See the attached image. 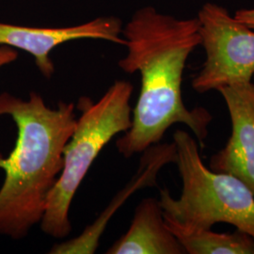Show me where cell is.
<instances>
[{
  "instance_id": "cell-10",
  "label": "cell",
  "mask_w": 254,
  "mask_h": 254,
  "mask_svg": "<svg viewBox=\"0 0 254 254\" xmlns=\"http://www.w3.org/2000/svg\"><path fill=\"white\" fill-rule=\"evenodd\" d=\"M18 59L16 49L9 46H0V68L14 63Z\"/></svg>"
},
{
  "instance_id": "cell-8",
  "label": "cell",
  "mask_w": 254,
  "mask_h": 254,
  "mask_svg": "<svg viewBox=\"0 0 254 254\" xmlns=\"http://www.w3.org/2000/svg\"><path fill=\"white\" fill-rule=\"evenodd\" d=\"M108 254H185L179 240L168 228L158 199L146 198L136 206L127 233Z\"/></svg>"
},
{
  "instance_id": "cell-7",
  "label": "cell",
  "mask_w": 254,
  "mask_h": 254,
  "mask_svg": "<svg viewBox=\"0 0 254 254\" xmlns=\"http://www.w3.org/2000/svg\"><path fill=\"white\" fill-rule=\"evenodd\" d=\"M218 91L227 106L232 134L225 147L212 156L210 169L236 176L254 194V81Z\"/></svg>"
},
{
  "instance_id": "cell-4",
  "label": "cell",
  "mask_w": 254,
  "mask_h": 254,
  "mask_svg": "<svg viewBox=\"0 0 254 254\" xmlns=\"http://www.w3.org/2000/svg\"><path fill=\"white\" fill-rule=\"evenodd\" d=\"M133 90L130 82L117 80L97 102L89 97L78 101L81 115L65 146L63 171L48 196L46 212L40 222L46 236L63 239L71 234L69 213L83 179L103 148L131 127Z\"/></svg>"
},
{
  "instance_id": "cell-1",
  "label": "cell",
  "mask_w": 254,
  "mask_h": 254,
  "mask_svg": "<svg viewBox=\"0 0 254 254\" xmlns=\"http://www.w3.org/2000/svg\"><path fill=\"white\" fill-rule=\"evenodd\" d=\"M122 34L127 54L119 67L140 73L141 88L131 127L116 141L119 153L127 158L143 153L176 124L189 127L203 144L212 116L203 108L188 109L182 97L187 61L200 46L198 19L175 18L148 6L136 10Z\"/></svg>"
},
{
  "instance_id": "cell-3",
  "label": "cell",
  "mask_w": 254,
  "mask_h": 254,
  "mask_svg": "<svg viewBox=\"0 0 254 254\" xmlns=\"http://www.w3.org/2000/svg\"><path fill=\"white\" fill-rule=\"evenodd\" d=\"M175 164L183 182L181 196L175 199L160 190L159 202L173 235L216 223H228L254 238V194L236 176L217 173L202 162L195 138L184 130L173 134Z\"/></svg>"
},
{
  "instance_id": "cell-6",
  "label": "cell",
  "mask_w": 254,
  "mask_h": 254,
  "mask_svg": "<svg viewBox=\"0 0 254 254\" xmlns=\"http://www.w3.org/2000/svg\"><path fill=\"white\" fill-rule=\"evenodd\" d=\"M123 23L115 16H100L80 25L63 27H25L0 22V46L31 55L40 73L50 79L55 65L50 55L63 44L84 39L104 40L125 46Z\"/></svg>"
},
{
  "instance_id": "cell-5",
  "label": "cell",
  "mask_w": 254,
  "mask_h": 254,
  "mask_svg": "<svg viewBox=\"0 0 254 254\" xmlns=\"http://www.w3.org/2000/svg\"><path fill=\"white\" fill-rule=\"evenodd\" d=\"M200 45L205 62L192 88L205 93L254 80V30L215 3H205L198 13Z\"/></svg>"
},
{
  "instance_id": "cell-2",
  "label": "cell",
  "mask_w": 254,
  "mask_h": 254,
  "mask_svg": "<svg viewBox=\"0 0 254 254\" xmlns=\"http://www.w3.org/2000/svg\"><path fill=\"white\" fill-rule=\"evenodd\" d=\"M73 103L48 107L36 91L28 99L0 93V117L9 116L17 138L7 157L0 154L5 174L0 188V236L27 237L40 224L46 202L64 167V152L76 124Z\"/></svg>"
},
{
  "instance_id": "cell-11",
  "label": "cell",
  "mask_w": 254,
  "mask_h": 254,
  "mask_svg": "<svg viewBox=\"0 0 254 254\" xmlns=\"http://www.w3.org/2000/svg\"><path fill=\"white\" fill-rule=\"evenodd\" d=\"M234 16L254 30V7L252 9H238Z\"/></svg>"
},
{
  "instance_id": "cell-12",
  "label": "cell",
  "mask_w": 254,
  "mask_h": 254,
  "mask_svg": "<svg viewBox=\"0 0 254 254\" xmlns=\"http://www.w3.org/2000/svg\"></svg>"
},
{
  "instance_id": "cell-9",
  "label": "cell",
  "mask_w": 254,
  "mask_h": 254,
  "mask_svg": "<svg viewBox=\"0 0 254 254\" xmlns=\"http://www.w3.org/2000/svg\"><path fill=\"white\" fill-rule=\"evenodd\" d=\"M174 236L189 254H254V237L239 230L228 234L200 229Z\"/></svg>"
}]
</instances>
